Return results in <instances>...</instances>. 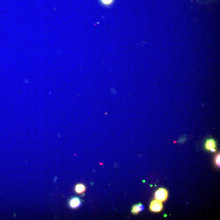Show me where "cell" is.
I'll list each match as a JSON object with an SVG mask.
<instances>
[{"mask_svg":"<svg viewBox=\"0 0 220 220\" xmlns=\"http://www.w3.org/2000/svg\"><path fill=\"white\" fill-rule=\"evenodd\" d=\"M168 196V192L166 189L164 188H159L155 193V199L161 202H164L167 199Z\"/></svg>","mask_w":220,"mask_h":220,"instance_id":"6da1fadb","label":"cell"},{"mask_svg":"<svg viewBox=\"0 0 220 220\" xmlns=\"http://www.w3.org/2000/svg\"><path fill=\"white\" fill-rule=\"evenodd\" d=\"M163 209L162 202L156 200H153L150 205V210L153 213H159Z\"/></svg>","mask_w":220,"mask_h":220,"instance_id":"7a4b0ae2","label":"cell"},{"mask_svg":"<svg viewBox=\"0 0 220 220\" xmlns=\"http://www.w3.org/2000/svg\"><path fill=\"white\" fill-rule=\"evenodd\" d=\"M81 205V201L78 197H73L71 198L69 201V206L73 209H76L80 207Z\"/></svg>","mask_w":220,"mask_h":220,"instance_id":"3957f363","label":"cell"},{"mask_svg":"<svg viewBox=\"0 0 220 220\" xmlns=\"http://www.w3.org/2000/svg\"><path fill=\"white\" fill-rule=\"evenodd\" d=\"M216 141L213 139H209L206 140L205 143V148L206 150H210L211 148H216Z\"/></svg>","mask_w":220,"mask_h":220,"instance_id":"277c9868","label":"cell"},{"mask_svg":"<svg viewBox=\"0 0 220 220\" xmlns=\"http://www.w3.org/2000/svg\"><path fill=\"white\" fill-rule=\"evenodd\" d=\"M144 209V207L141 204H138L132 206L131 213L134 214H138L139 212L142 211Z\"/></svg>","mask_w":220,"mask_h":220,"instance_id":"5b68a950","label":"cell"},{"mask_svg":"<svg viewBox=\"0 0 220 220\" xmlns=\"http://www.w3.org/2000/svg\"><path fill=\"white\" fill-rule=\"evenodd\" d=\"M86 187L84 184L79 183L75 187V191L78 194H81L85 192Z\"/></svg>","mask_w":220,"mask_h":220,"instance_id":"8992f818","label":"cell"},{"mask_svg":"<svg viewBox=\"0 0 220 220\" xmlns=\"http://www.w3.org/2000/svg\"><path fill=\"white\" fill-rule=\"evenodd\" d=\"M99 1L103 6L108 7L113 4L114 0H99Z\"/></svg>","mask_w":220,"mask_h":220,"instance_id":"52a82bcc","label":"cell"},{"mask_svg":"<svg viewBox=\"0 0 220 220\" xmlns=\"http://www.w3.org/2000/svg\"><path fill=\"white\" fill-rule=\"evenodd\" d=\"M220 153L216 155V157L215 159V162L216 165H217L218 166L220 167Z\"/></svg>","mask_w":220,"mask_h":220,"instance_id":"ba28073f","label":"cell"}]
</instances>
